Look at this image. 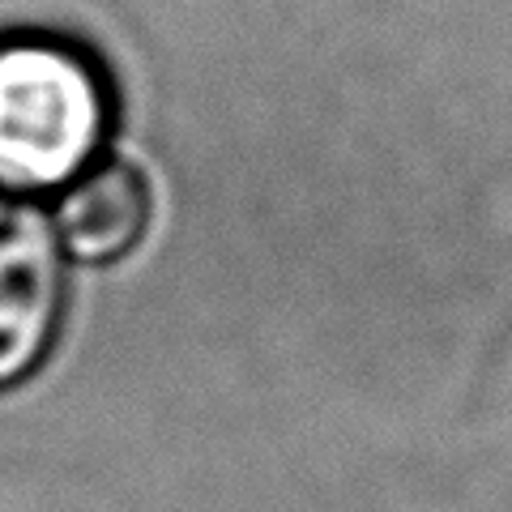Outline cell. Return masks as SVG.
<instances>
[{
    "instance_id": "cell-1",
    "label": "cell",
    "mask_w": 512,
    "mask_h": 512,
    "mask_svg": "<svg viewBox=\"0 0 512 512\" xmlns=\"http://www.w3.org/2000/svg\"><path fill=\"white\" fill-rule=\"evenodd\" d=\"M107 133V90L86 56L52 39L0 43V188L82 180Z\"/></svg>"
},
{
    "instance_id": "cell-2",
    "label": "cell",
    "mask_w": 512,
    "mask_h": 512,
    "mask_svg": "<svg viewBox=\"0 0 512 512\" xmlns=\"http://www.w3.org/2000/svg\"><path fill=\"white\" fill-rule=\"evenodd\" d=\"M60 312V256L39 210L0 197V384L43 359Z\"/></svg>"
},
{
    "instance_id": "cell-3",
    "label": "cell",
    "mask_w": 512,
    "mask_h": 512,
    "mask_svg": "<svg viewBox=\"0 0 512 512\" xmlns=\"http://www.w3.org/2000/svg\"><path fill=\"white\" fill-rule=\"evenodd\" d=\"M146 227V188L128 167H94L60 201V239L82 261H111Z\"/></svg>"
}]
</instances>
